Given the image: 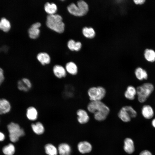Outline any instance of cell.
<instances>
[{
    "mask_svg": "<svg viewBox=\"0 0 155 155\" xmlns=\"http://www.w3.org/2000/svg\"><path fill=\"white\" fill-rule=\"evenodd\" d=\"M41 26L39 22H36L33 24L28 30L29 37L32 39H36L39 36L40 33L39 28Z\"/></svg>",
    "mask_w": 155,
    "mask_h": 155,
    "instance_id": "4fadbf2b",
    "label": "cell"
},
{
    "mask_svg": "<svg viewBox=\"0 0 155 155\" xmlns=\"http://www.w3.org/2000/svg\"><path fill=\"white\" fill-rule=\"evenodd\" d=\"M7 127L9 133V139L12 142H17L20 137L25 135L24 130L21 128L17 123L11 122L8 125Z\"/></svg>",
    "mask_w": 155,
    "mask_h": 155,
    "instance_id": "5b68a950",
    "label": "cell"
},
{
    "mask_svg": "<svg viewBox=\"0 0 155 155\" xmlns=\"http://www.w3.org/2000/svg\"><path fill=\"white\" fill-rule=\"evenodd\" d=\"M82 46V44L80 42H75L74 46V51H80L81 48Z\"/></svg>",
    "mask_w": 155,
    "mask_h": 155,
    "instance_id": "4dcf8cb0",
    "label": "cell"
},
{
    "mask_svg": "<svg viewBox=\"0 0 155 155\" xmlns=\"http://www.w3.org/2000/svg\"><path fill=\"white\" fill-rule=\"evenodd\" d=\"M44 9L45 11L49 15H52L55 14L56 12L57 7L54 3L47 2L44 5Z\"/></svg>",
    "mask_w": 155,
    "mask_h": 155,
    "instance_id": "d4e9b609",
    "label": "cell"
},
{
    "mask_svg": "<svg viewBox=\"0 0 155 155\" xmlns=\"http://www.w3.org/2000/svg\"><path fill=\"white\" fill-rule=\"evenodd\" d=\"M46 153L48 155H57L58 150L56 147L51 144H46L44 147Z\"/></svg>",
    "mask_w": 155,
    "mask_h": 155,
    "instance_id": "484cf974",
    "label": "cell"
},
{
    "mask_svg": "<svg viewBox=\"0 0 155 155\" xmlns=\"http://www.w3.org/2000/svg\"><path fill=\"white\" fill-rule=\"evenodd\" d=\"M152 126L155 129V118L153 119L151 121Z\"/></svg>",
    "mask_w": 155,
    "mask_h": 155,
    "instance_id": "e575fe53",
    "label": "cell"
},
{
    "mask_svg": "<svg viewBox=\"0 0 155 155\" xmlns=\"http://www.w3.org/2000/svg\"><path fill=\"white\" fill-rule=\"evenodd\" d=\"M36 58L38 61L43 66L49 64L51 61L50 56L45 52L39 53L37 55Z\"/></svg>",
    "mask_w": 155,
    "mask_h": 155,
    "instance_id": "e0dca14e",
    "label": "cell"
},
{
    "mask_svg": "<svg viewBox=\"0 0 155 155\" xmlns=\"http://www.w3.org/2000/svg\"><path fill=\"white\" fill-rule=\"evenodd\" d=\"M146 1L145 0H134V2L137 5H142L144 4Z\"/></svg>",
    "mask_w": 155,
    "mask_h": 155,
    "instance_id": "d6a6232c",
    "label": "cell"
},
{
    "mask_svg": "<svg viewBox=\"0 0 155 155\" xmlns=\"http://www.w3.org/2000/svg\"><path fill=\"white\" fill-rule=\"evenodd\" d=\"M52 72L54 77L59 79L66 78L67 74L65 67L59 64H56L53 66Z\"/></svg>",
    "mask_w": 155,
    "mask_h": 155,
    "instance_id": "9c48e42d",
    "label": "cell"
},
{
    "mask_svg": "<svg viewBox=\"0 0 155 155\" xmlns=\"http://www.w3.org/2000/svg\"><path fill=\"white\" fill-rule=\"evenodd\" d=\"M11 28V24L9 21L5 17H2L0 19V29L7 32Z\"/></svg>",
    "mask_w": 155,
    "mask_h": 155,
    "instance_id": "7402d4cb",
    "label": "cell"
},
{
    "mask_svg": "<svg viewBox=\"0 0 155 155\" xmlns=\"http://www.w3.org/2000/svg\"><path fill=\"white\" fill-rule=\"evenodd\" d=\"M136 94V89L131 85L127 87L126 90L124 94L125 97L127 99L130 100H134Z\"/></svg>",
    "mask_w": 155,
    "mask_h": 155,
    "instance_id": "d6986e66",
    "label": "cell"
},
{
    "mask_svg": "<svg viewBox=\"0 0 155 155\" xmlns=\"http://www.w3.org/2000/svg\"><path fill=\"white\" fill-rule=\"evenodd\" d=\"M139 155H153L152 152L147 150H145L141 151Z\"/></svg>",
    "mask_w": 155,
    "mask_h": 155,
    "instance_id": "1f68e13d",
    "label": "cell"
},
{
    "mask_svg": "<svg viewBox=\"0 0 155 155\" xmlns=\"http://www.w3.org/2000/svg\"><path fill=\"white\" fill-rule=\"evenodd\" d=\"M136 89L138 100L140 103H143L146 102L152 93L154 87L152 83L146 82L138 86Z\"/></svg>",
    "mask_w": 155,
    "mask_h": 155,
    "instance_id": "7a4b0ae2",
    "label": "cell"
},
{
    "mask_svg": "<svg viewBox=\"0 0 155 155\" xmlns=\"http://www.w3.org/2000/svg\"><path fill=\"white\" fill-rule=\"evenodd\" d=\"M135 74L136 78L139 80H147L148 74L146 71L140 67H138L135 70Z\"/></svg>",
    "mask_w": 155,
    "mask_h": 155,
    "instance_id": "ffe728a7",
    "label": "cell"
},
{
    "mask_svg": "<svg viewBox=\"0 0 155 155\" xmlns=\"http://www.w3.org/2000/svg\"><path fill=\"white\" fill-rule=\"evenodd\" d=\"M78 149L80 153L84 154L90 152L92 150V146L88 142L84 141L78 144Z\"/></svg>",
    "mask_w": 155,
    "mask_h": 155,
    "instance_id": "2e32d148",
    "label": "cell"
},
{
    "mask_svg": "<svg viewBox=\"0 0 155 155\" xmlns=\"http://www.w3.org/2000/svg\"><path fill=\"white\" fill-rule=\"evenodd\" d=\"M11 108V104L8 100L3 98H0V115L9 113Z\"/></svg>",
    "mask_w": 155,
    "mask_h": 155,
    "instance_id": "7c38bea8",
    "label": "cell"
},
{
    "mask_svg": "<svg viewBox=\"0 0 155 155\" xmlns=\"http://www.w3.org/2000/svg\"><path fill=\"white\" fill-rule=\"evenodd\" d=\"M58 152L60 155H70L71 149L70 146L65 143L60 144L58 147Z\"/></svg>",
    "mask_w": 155,
    "mask_h": 155,
    "instance_id": "44dd1931",
    "label": "cell"
},
{
    "mask_svg": "<svg viewBox=\"0 0 155 155\" xmlns=\"http://www.w3.org/2000/svg\"><path fill=\"white\" fill-rule=\"evenodd\" d=\"M75 42L72 39L69 40L68 42V47L71 51H74V48Z\"/></svg>",
    "mask_w": 155,
    "mask_h": 155,
    "instance_id": "f1b7e54d",
    "label": "cell"
},
{
    "mask_svg": "<svg viewBox=\"0 0 155 155\" xmlns=\"http://www.w3.org/2000/svg\"><path fill=\"white\" fill-rule=\"evenodd\" d=\"M137 112L130 106H123L119 112L118 116L123 121L125 122H130L132 118H134L137 116Z\"/></svg>",
    "mask_w": 155,
    "mask_h": 155,
    "instance_id": "8992f818",
    "label": "cell"
},
{
    "mask_svg": "<svg viewBox=\"0 0 155 155\" xmlns=\"http://www.w3.org/2000/svg\"><path fill=\"white\" fill-rule=\"evenodd\" d=\"M87 92L90 101H101L105 96L106 91L103 87L98 86L90 88Z\"/></svg>",
    "mask_w": 155,
    "mask_h": 155,
    "instance_id": "52a82bcc",
    "label": "cell"
},
{
    "mask_svg": "<svg viewBox=\"0 0 155 155\" xmlns=\"http://www.w3.org/2000/svg\"><path fill=\"white\" fill-rule=\"evenodd\" d=\"M67 74L71 75H76L78 72V68L76 64L74 62L69 61L67 63L65 66Z\"/></svg>",
    "mask_w": 155,
    "mask_h": 155,
    "instance_id": "ac0fdd59",
    "label": "cell"
},
{
    "mask_svg": "<svg viewBox=\"0 0 155 155\" xmlns=\"http://www.w3.org/2000/svg\"><path fill=\"white\" fill-rule=\"evenodd\" d=\"M123 149L126 153L129 154H132L134 152L135 144L132 139L129 137L125 138L124 142Z\"/></svg>",
    "mask_w": 155,
    "mask_h": 155,
    "instance_id": "8fae6325",
    "label": "cell"
},
{
    "mask_svg": "<svg viewBox=\"0 0 155 155\" xmlns=\"http://www.w3.org/2000/svg\"><path fill=\"white\" fill-rule=\"evenodd\" d=\"M5 136L4 134L2 132H0V141H2L4 140Z\"/></svg>",
    "mask_w": 155,
    "mask_h": 155,
    "instance_id": "836d02e7",
    "label": "cell"
},
{
    "mask_svg": "<svg viewBox=\"0 0 155 155\" xmlns=\"http://www.w3.org/2000/svg\"><path fill=\"white\" fill-rule=\"evenodd\" d=\"M26 115L27 118L29 120L31 121H36L38 117V110L34 106H29L26 110Z\"/></svg>",
    "mask_w": 155,
    "mask_h": 155,
    "instance_id": "30bf717a",
    "label": "cell"
},
{
    "mask_svg": "<svg viewBox=\"0 0 155 155\" xmlns=\"http://www.w3.org/2000/svg\"><path fill=\"white\" fill-rule=\"evenodd\" d=\"M141 113L143 117L147 119H151L154 115L153 108L148 104L143 105L142 108Z\"/></svg>",
    "mask_w": 155,
    "mask_h": 155,
    "instance_id": "5bb4252c",
    "label": "cell"
},
{
    "mask_svg": "<svg viewBox=\"0 0 155 155\" xmlns=\"http://www.w3.org/2000/svg\"><path fill=\"white\" fill-rule=\"evenodd\" d=\"M82 33L85 37L88 38H92L95 35V31L91 27H84L82 30Z\"/></svg>",
    "mask_w": 155,
    "mask_h": 155,
    "instance_id": "4316f807",
    "label": "cell"
},
{
    "mask_svg": "<svg viewBox=\"0 0 155 155\" xmlns=\"http://www.w3.org/2000/svg\"><path fill=\"white\" fill-rule=\"evenodd\" d=\"M31 127L34 132L36 134H42L44 131V128L42 124L40 122H37L31 124Z\"/></svg>",
    "mask_w": 155,
    "mask_h": 155,
    "instance_id": "603a6c76",
    "label": "cell"
},
{
    "mask_svg": "<svg viewBox=\"0 0 155 155\" xmlns=\"http://www.w3.org/2000/svg\"><path fill=\"white\" fill-rule=\"evenodd\" d=\"M77 5L71 3L67 7L69 12L73 16H82L86 15L88 11V6L87 3L83 0L77 2Z\"/></svg>",
    "mask_w": 155,
    "mask_h": 155,
    "instance_id": "3957f363",
    "label": "cell"
},
{
    "mask_svg": "<svg viewBox=\"0 0 155 155\" xmlns=\"http://www.w3.org/2000/svg\"><path fill=\"white\" fill-rule=\"evenodd\" d=\"M88 110L90 113H102L107 115L110 110L109 108L101 101H90L87 106Z\"/></svg>",
    "mask_w": 155,
    "mask_h": 155,
    "instance_id": "277c9868",
    "label": "cell"
},
{
    "mask_svg": "<svg viewBox=\"0 0 155 155\" xmlns=\"http://www.w3.org/2000/svg\"><path fill=\"white\" fill-rule=\"evenodd\" d=\"M76 114L78 116V121L80 123L84 124L88 121L89 117L85 110L82 109H78L76 112Z\"/></svg>",
    "mask_w": 155,
    "mask_h": 155,
    "instance_id": "9a60e30c",
    "label": "cell"
},
{
    "mask_svg": "<svg viewBox=\"0 0 155 155\" xmlns=\"http://www.w3.org/2000/svg\"><path fill=\"white\" fill-rule=\"evenodd\" d=\"M31 81L27 77H23L18 80L17 87L20 91L25 92H29L32 88Z\"/></svg>",
    "mask_w": 155,
    "mask_h": 155,
    "instance_id": "ba28073f",
    "label": "cell"
},
{
    "mask_svg": "<svg viewBox=\"0 0 155 155\" xmlns=\"http://www.w3.org/2000/svg\"><path fill=\"white\" fill-rule=\"evenodd\" d=\"M5 76L3 70L0 67V86L3 82Z\"/></svg>",
    "mask_w": 155,
    "mask_h": 155,
    "instance_id": "f546056e",
    "label": "cell"
},
{
    "mask_svg": "<svg viewBox=\"0 0 155 155\" xmlns=\"http://www.w3.org/2000/svg\"><path fill=\"white\" fill-rule=\"evenodd\" d=\"M15 151L14 146L11 143L4 146L2 149V151L5 155H13Z\"/></svg>",
    "mask_w": 155,
    "mask_h": 155,
    "instance_id": "83f0119b",
    "label": "cell"
},
{
    "mask_svg": "<svg viewBox=\"0 0 155 155\" xmlns=\"http://www.w3.org/2000/svg\"><path fill=\"white\" fill-rule=\"evenodd\" d=\"M145 59L148 61L153 62L155 61V51L151 49H147L144 52Z\"/></svg>",
    "mask_w": 155,
    "mask_h": 155,
    "instance_id": "cb8c5ba5",
    "label": "cell"
},
{
    "mask_svg": "<svg viewBox=\"0 0 155 155\" xmlns=\"http://www.w3.org/2000/svg\"><path fill=\"white\" fill-rule=\"evenodd\" d=\"M46 24L49 28L57 33H62L64 30L65 24L62 18L58 14L48 15Z\"/></svg>",
    "mask_w": 155,
    "mask_h": 155,
    "instance_id": "6da1fadb",
    "label": "cell"
}]
</instances>
